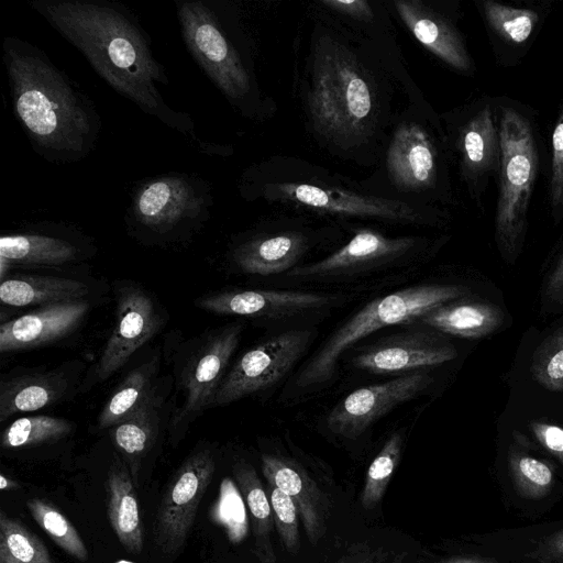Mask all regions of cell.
Masks as SVG:
<instances>
[{"label":"cell","mask_w":563,"mask_h":563,"mask_svg":"<svg viewBox=\"0 0 563 563\" xmlns=\"http://www.w3.org/2000/svg\"><path fill=\"white\" fill-rule=\"evenodd\" d=\"M294 44V89L306 129L333 156L377 164L396 120L422 96L394 34L365 33L316 0Z\"/></svg>","instance_id":"1"},{"label":"cell","mask_w":563,"mask_h":563,"mask_svg":"<svg viewBox=\"0 0 563 563\" xmlns=\"http://www.w3.org/2000/svg\"><path fill=\"white\" fill-rule=\"evenodd\" d=\"M31 8L78 48L96 73L144 113L192 141L203 153L228 156L229 146L201 141L191 117L172 109L158 84L168 85L151 38L136 16L108 0H31Z\"/></svg>","instance_id":"2"},{"label":"cell","mask_w":563,"mask_h":563,"mask_svg":"<svg viewBox=\"0 0 563 563\" xmlns=\"http://www.w3.org/2000/svg\"><path fill=\"white\" fill-rule=\"evenodd\" d=\"M238 187L249 202L340 222L440 228L450 221L448 209L391 197L377 183H358L296 156L275 155L254 163L243 172Z\"/></svg>","instance_id":"3"},{"label":"cell","mask_w":563,"mask_h":563,"mask_svg":"<svg viewBox=\"0 0 563 563\" xmlns=\"http://www.w3.org/2000/svg\"><path fill=\"white\" fill-rule=\"evenodd\" d=\"M13 111L33 150L51 163H74L96 147L101 120L93 102L37 46L2 43Z\"/></svg>","instance_id":"4"},{"label":"cell","mask_w":563,"mask_h":563,"mask_svg":"<svg viewBox=\"0 0 563 563\" xmlns=\"http://www.w3.org/2000/svg\"><path fill=\"white\" fill-rule=\"evenodd\" d=\"M185 45L229 103L243 117L261 121L275 103L266 97L255 75L252 46L229 10L206 0L176 2Z\"/></svg>","instance_id":"5"},{"label":"cell","mask_w":563,"mask_h":563,"mask_svg":"<svg viewBox=\"0 0 563 563\" xmlns=\"http://www.w3.org/2000/svg\"><path fill=\"white\" fill-rule=\"evenodd\" d=\"M393 197L446 209L455 206L453 165L441 118L420 96L396 120L383 155Z\"/></svg>","instance_id":"6"},{"label":"cell","mask_w":563,"mask_h":563,"mask_svg":"<svg viewBox=\"0 0 563 563\" xmlns=\"http://www.w3.org/2000/svg\"><path fill=\"white\" fill-rule=\"evenodd\" d=\"M500 166L495 214V242L503 260L514 265L528 230V212L540 168L536 124L528 111L511 100H497Z\"/></svg>","instance_id":"7"},{"label":"cell","mask_w":563,"mask_h":563,"mask_svg":"<svg viewBox=\"0 0 563 563\" xmlns=\"http://www.w3.org/2000/svg\"><path fill=\"white\" fill-rule=\"evenodd\" d=\"M467 296L471 290L465 285L423 284L373 299L332 332L300 369L296 385L305 389L328 383L341 355L360 340L386 327L418 322L433 309Z\"/></svg>","instance_id":"8"},{"label":"cell","mask_w":563,"mask_h":563,"mask_svg":"<svg viewBox=\"0 0 563 563\" xmlns=\"http://www.w3.org/2000/svg\"><path fill=\"white\" fill-rule=\"evenodd\" d=\"M212 206V186L205 178L167 173L146 178L134 187L126 222L141 235L168 239L200 228Z\"/></svg>","instance_id":"9"},{"label":"cell","mask_w":563,"mask_h":563,"mask_svg":"<svg viewBox=\"0 0 563 563\" xmlns=\"http://www.w3.org/2000/svg\"><path fill=\"white\" fill-rule=\"evenodd\" d=\"M441 118L452 164L470 199L484 210V196L500 166V142L495 99L481 98Z\"/></svg>","instance_id":"10"},{"label":"cell","mask_w":563,"mask_h":563,"mask_svg":"<svg viewBox=\"0 0 563 563\" xmlns=\"http://www.w3.org/2000/svg\"><path fill=\"white\" fill-rule=\"evenodd\" d=\"M311 338V330L292 329L247 350L227 372L213 406L231 404L275 385L300 360Z\"/></svg>","instance_id":"11"},{"label":"cell","mask_w":563,"mask_h":563,"mask_svg":"<svg viewBox=\"0 0 563 563\" xmlns=\"http://www.w3.org/2000/svg\"><path fill=\"white\" fill-rule=\"evenodd\" d=\"M429 245L422 236H388L374 228L354 230L351 239L328 256L287 273L294 278L350 276L395 264Z\"/></svg>","instance_id":"12"},{"label":"cell","mask_w":563,"mask_h":563,"mask_svg":"<svg viewBox=\"0 0 563 563\" xmlns=\"http://www.w3.org/2000/svg\"><path fill=\"white\" fill-rule=\"evenodd\" d=\"M213 473L212 454L201 450L191 454L169 482L154 525L155 544L166 558L177 554L185 543Z\"/></svg>","instance_id":"13"},{"label":"cell","mask_w":563,"mask_h":563,"mask_svg":"<svg viewBox=\"0 0 563 563\" xmlns=\"http://www.w3.org/2000/svg\"><path fill=\"white\" fill-rule=\"evenodd\" d=\"M432 383L427 373L412 372L358 388L333 406L325 419L327 427L338 437L356 439L393 409L421 395Z\"/></svg>","instance_id":"14"},{"label":"cell","mask_w":563,"mask_h":563,"mask_svg":"<svg viewBox=\"0 0 563 563\" xmlns=\"http://www.w3.org/2000/svg\"><path fill=\"white\" fill-rule=\"evenodd\" d=\"M446 336L424 328L391 334L360 350L352 358L356 368L374 374L407 373L440 366L457 357Z\"/></svg>","instance_id":"15"},{"label":"cell","mask_w":563,"mask_h":563,"mask_svg":"<svg viewBox=\"0 0 563 563\" xmlns=\"http://www.w3.org/2000/svg\"><path fill=\"white\" fill-rule=\"evenodd\" d=\"M162 324L161 313L148 292L132 285L120 287L114 327L97 364L96 380L108 379L121 368L136 350L158 332Z\"/></svg>","instance_id":"16"},{"label":"cell","mask_w":563,"mask_h":563,"mask_svg":"<svg viewBox=\"0 0 563 563\" xmlns=\"http://www.w3.org/2000/svg\"><path fill=\"white\" fill-rule=\"evenodd\" d=\"M413 37L431 54L463 75L475 70L465 40L441 2L391 0L387 2Z\"/></svg>","instance_id":"17"},{"label":"cell","mask_w":563,"mask_h":563,"mask_svg":"<svg viewBox=\"0 0 563 563\" xmlns=\"http://www.w3.org/2000/svg\"><path fill=\"white\" fill-rule=\"evenodd\" d=\"M308 216L294 218L291 225L257 230L236 243L233 263L247 274L268 276L289 272L316 241V230L305 227Z\"/></svg>","instance_id":"18"},{"label":"cell","mask_w":563,"mask_h":563,"mask_svg":"<svg viewBox=\"0 0 563 563\" xmlns=\"http://www.w3.org/2000/svg\"><path fill=\"white\" fill-rule=\"evenodd\" d=\"M242 331L241 323L227 325L211 335L199 349L184 376V406L174 418V424L192 419L213 406Z\"/></svg>","instance_id":"19"},{"label":"cell","mask_w":563,"mask_h":563,"mask_svg":"<svg viewBox=\"0 0 563 563\" xmlns=\"http://www.w3.org/2000/svg\"><path fill=\"white\" fill-rule=\"evenodd\" d=\"M332 297L291 290H228L200 297L196 306L218 314L282 319L323 308Z\"/></svg>","instance_id":"20"},{"label":"cell","mask_w":563,"mask_h":563,"mask_svg":"<svg viewBox=\"0 0 563 563\" xmlns=\"http://www.w3.org/2000/svg\"><path fill=\"white\" fill-rule=\"evenodd\" d=\"M88 309L89 302L84 299L56 302L2 322L0 352L24 351L58 341L80 324Z\"/></svg>","instance_id":"21"},{"label":"cell","mask_w":563,"mask_h":563,"mask_svg":"<svg viewBox=\"0 0 563 563\" xmlns=\"http://www.w3.org/2000/svg\"><path fill=\"white\" fill-rule=\"evenodd\" d=\"M262 472L295 501L310 543L316 544L325 532L328 503L307 472L292 460L262 455Z\"/></svg>","instance_id":"22"},{"label":"cell","mask_w":563,"mask_h":563,"mask_svg":"<svg viewBox=\"0 0 563 563\" xmlns=\"http://www.w3.org/2000/svg\"><path fill=\"white\" fill-rule=\"evenodd\" d=\"M418 322L443 334L475 340L499 331L507 313L489 300L467 296L433 309Z\"/></svg>","instance_id":"23"},{"label":"cell","mask_w":563,"mask_h":563,"mask_svg":"<svg viewBox=\"0 0 563 563\" xmlns=\"http://www.w3.org/2000/svg\"><path fill=\"white\" fill-rule=\"evenodd\" d=\"M108 516L123 548L133 554L143 549L142 522L134 487L128 470L113 460L106 482Z\"/></svg>","instance_id":"24"},{"label":"cell","mask_w":563,"mask_h":563,"mask_svg":"<svg viewBox=\"0 0 563 563\" xmlns=\"http://www.w3.org/2000/svg\"><path fill=\"white\" fill-rule=\"evenodd\" d=\"M68 383L59 373L24 374L1 382L0 421L19 412L48 407L67 393Z\"/></svg>","instance_id":"25"},{"label":"cell","mask_w":563,"mask_h":563,"mask_svg":"<svg viewBox=\"0 0 563 563\" xmlns=\"http://www.w3.org/2000/svg\"><path fill=\"white\" fill-rule=\"evenodd\" d=\"M87 292L86 284L54 276L20 275L4 278L0 284L2 303L12 307L80 300Z\"/></svg>","instance_id":"26"},{"label":"cell","mask_w":563,"mask_h":563,"mask_svg":"<svg viewBox=\"0 0 563 563\" xmlns=\"http://www.w3.org/2000/svg\"><path fill=\"white\" fill-rule=\"evenodd\" d=\"M79 247L69 239L40 231L2 235L0 257L10 263L62 265L77 258Z\"/></svg>","instance_id":"27"},{"label":"cell","mask_w":563,"mask_h":563,"mask_svg":"<svg viewBox=\"0 0 563 563\" xmlns=\"http://www.w3.org/2000/svg\"><path fill=\"white\" fill-rule=\"evenodd\" d=\"M233 472L252 517L253 552L262 563H275L271 540L274 522L271 501L252 465L240 461L234 464Z\"/></svg>","instance_id":"28"},{"label":"cell","mask_w":563,"mask_h":563,"mask_svg":"<svg viewBox=\"0 0 563 563\" xmlns=\"http://www.w3.org/2000/svg\"><path fill=\"white\" fill-rule=\"evenodd\" d=\"M161 404V398L152 390L134 411L111 428L115 445L130 459H139L152 444Z\"/></svg>","instance_id":"29"},{"label":"cell","mask_w":563,"mask_h":563,"mask_svg":"<svg viewBox=\"0 0 563 563\" xmlns=\"http://www.w3.org/2000/svg\"><path fill=\"white\" fill-rule=\"evenodd\" d=\"M157 363L153 360L129 373L104 404L98 417L99 428H112L142 404L153 390L152 383Z\"/></svg>","instance_id":"30"},{"label":"cell","mask_w":563,"mask_h":563,"mask_svg":"<svg viewBox=\"0 0 563 563\" xmlns=\"http://www.w3.org/2000/svg\"><path fill=\"white\" fill-rule=\"evenodd\" d=\"M486 25L501 42L519 46L526 44L536 31L540 13L532 8L514 7L494 0L479 2Z\"/></svg>","instance_id":"31"},{"label":"cell","mask_w":563,"mask_h":563,"mask_svg":"<svg viewBox=\"0 0 563 563\" xmlns=\"http://www.w3.org/2000/svg\"><path fill=\"white\" fill-rule=\"evenodd\" d=\"M528 378L550 393H563V320L540 338L528 360Z\"/></svg>","instance_id":"32"},{"label":"cell","mask_w":563,"mask_h":563,"mask_svg":"<svg viewBox=\"0 0 563 563\" xmlns=\"http://www.w3.org/2000/svg\"><path fill=\"white\" fill-rule=\"evenodd\" d=\"M318 4L352 26L373 35L393 33L386 2L371 0H317Z\"/></svg>","instance_id":"33"},{"label":"cell","mask_w":563,"mask_h":563,"mask_svg":"<svg viewBox=\"0 0 563 563\" xmlns=\"http://www.w3.org/2000/svg\"><path fill=\"white\" fill-rule=\"evenodd\" d=\"M73 430V424L63 418L51 416L24 417L14 420L4 429L1 445L4 449H20L59 440Z\"/></svg>","instance_id":"34"},{"label":"cell","mask_w":563,"mask_h":563,"mask_svg":"<svg viewBox=\"0 0 563 563\" xmlns=\"http://www.w3.org/2000/svg\"><path fill=\"white\" fill-rule=\"evenodd\" d=\"M507 419L525 423L537 443L563 464V418L558 410L552 413L550 407L542 409L539 405L534 409L529 402L528 408L509 410Z\"/></svg>","instance_id":"35"},{"label":"cell","mask_w":563,"mask_h":563,"mask_svg":"<svg viewBox=\"0 0 563 563\" xmlns=\"http://www.w3.org/2000/svg\"><path fill=\"white\" fill-rule=\"evenodd\" d=\"M0 555L13 563H54L43 542L3 510L0 512Z\"/></svg>","instance_id":"36"},{"label":"cell","mask_w":563,"mask_h":563,"mask_svg":"<svg viewBox=\"0 0 563 563\" xmlns=\"http://www.w3.org/2000/svg\"><path fill=\"white\" fill-rule=\"evenodd\" d=\"M27 508L40 527L67 554L79 561L88 559V551L79 533L57 508L38 498L30 499Z\"/></svg>","instance_id":"37"},{"label":"cell","mask_w":563,"mask_h":563,"mask_svg":"<svg viewBox=\"0 0 563 563\" xmlns=\"http://www.w3.org/2000/svg\"><path fill=\"white\" fill-rule=\"evenodd\" d=\"M402 448V435L391 434L372 461L361 495L363 508L369 510L382 499L391 475L397 467Z\"/></svg>","instance_id":"38"},{"label":"cell","mask_w":563,"mask_h":563,"mask_svg":"<svg viewBox=\"0 0 563 563\" xmlns=\"http://www.w3.org/2000/svg\"><path fill=\"white\" fill-rule=\"evenodd\" d=\"M508 463L511 477L521 495L540 498L551 488L553 471L548 463L521 452L515 445L509 450Z\"/></svg>","instance_id":"39"},{"label":"cell","mask_w":563,"mask_h":563,"mask_svg":"<svg viewBox=\"0 0 563 563\" xmlns=\"http://www.w3.org/2000/svg\"><path fill=\"white\" fill-rule=\"evenodd\" d=\"M214 517L224 527L233 543L241 542L247 533V518L242 495L231 478L225 477L214 508Z\"/></svg>","instance_id":"40"},{"label":"cell","mask_w":563,"mask_h":563,"mask_svg":"<svg viewBox=\"0 0 563 563\" xmlns=\"http://www.w3.org/2000/svg\"><path fill=\"white\" fill-rule=\"evenodd\" d=\"M274 521L285 549L297 554L300 549L298 508L292 498L274 484L267 482Z\"/></svg>","instance_id":"41"},{"label":"cell","mask_w":563,"mask_h":563,"mask_svg":"<svg viewBox=\"0 0 563 563\" xmlns=\"http://www.w3.org/2000/svg\"><path fill=\"white\" fill-rule=\"evenodd\" d=\"M539 294L541 316H563V238L547 262Z\"/></svg>","instance_id":"42"},{"label":"cell","mask_w":563,"mask_h":563,"mask_svg":"<svg viewBox=\"0 0 563 563\" xmlns=\"http://www.w3.org/2000/svg\"><path fill=\"white\" fill-rule=\"evenodd\" d=\"M549 205L554 224L563 220V103L552 132Z\"/></svg>","instance_id":"43"},{"label":"cell","mask_w":563,"mask_h":563,"mask_svg":"<svg viewBox=\"0 0 563 563\" xmlns=\"http://www.w3.org/2000/svg\"><path fill=\"white\" fill-rule=\"evenodd\" d=\"M386 554L371 552L366 548H357L353 553L345 555L339 563H385Z\"/></svg>","instance_id":"44"},{"label":"cell","mask_w":563,"mask_h":563,"mask_svg":"<svg viewBox=\"0 0 563 563\" xmlns=\"http://www.w3.org/2000/svg\"><path fill=\"white\" fill-rule=\"evenodd\" d=\"M439 563H495L486 559L475 556H453Z\"/></svg>","instance_id":"45"},{"label":"cell","mask_w":563,"mask_h":563,"mask_svg":"<svg viewBox=\"0 0 563 563\" xmlns=\"http://www.w3.org/2000/svg\"><path fill=\"white\" fill-rule=\"evenodd\" d=\"M551 549L556 554L563 555V536L559 537L551 545Z\"/></svg>","instance_id":"46"},{"label":"cell","mask_w":563,"mask_h":563,"mask_svg":"<svg viewBox=\"0 0 563 563\" xmlns=\"http://www.w3.org/2000/svg\"><path fill=\"white\" fill-rule=\"evenodd\" d=\"M11 486V482L4 476V474H0V488L7 489Z\"/></svg>","instance_id":"47"},{"label":"cell","mask_w":563,"mask_h":563,"mask_svg":"<svg viewBox=\"0 0 563 563\" xmlns=\"http://www.w3.org/2000/svg\"><path fill=\"white\" fill-rule=\"evenodd\" d=\"M0 563H13L12 561H10L9 559H7L5 556L3 555H0Z\"/></svg>","instance_id":"48"},{"label":"cell","mask_w":563,"mask_h":563,"mask_svg":"<svg viewBox=\"0 0 563 563\" xmlns=\"http://www.w3.org/2000/svg\"><path fill=\"white\" fill-rule=\"evenodd\" d=\"M114 563H134V562L128 561V560H119V561H117Z\"/></svg>","instance_id":"49"}]
</instances>
